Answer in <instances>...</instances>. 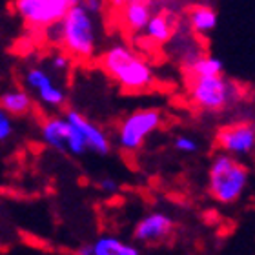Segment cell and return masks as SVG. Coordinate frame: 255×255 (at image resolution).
Listing matches in <instances>:
<instances>
[{
	"instance_id": "obj_15",
	"label": "cell",
	"mask_w": 255,
	"mask_h": 255,
	"mask_svg": "<svg viewBox=\"0 0 255 255\" xmlns=\"http://www.w3.org/2000/svg\"><path fill=\"white\" fill-rule=\"evenodd\" d=\"M173 20L166 13H151L148 24L144 26V35L155 44H166L173 37Z\"/></svg>"
},
{
	"instance_id": "obj_2",
	"label": "cell",
	"mask_w": 255,
	"mask_h": 255,
	"mask_svg": "<svg viewBox=\"0 0 255 255\" xmlns=\"http://www.w3.org/2000/svg\"><path fill=\"white\" fill-rule=\"evenodd\" d=\"M101 66L123 90L131 93L149 90L155 84L151 64L126 44H113L101 55Z\"/></svg>"
},
{
	"instance_id": "obj_3",
	"label": "cell",
	"mask_w": 255,
	"mask_h": 255,
	"mask_svg": "<svg viewBox=\"0 0 255 255\" xmlns=\"http://www.w3.org/2000/svg\"><path fill=\"white\" fill-rule=\"evenodd\" d=\"M250 168L239 157L219 151L208 170V193L219 204H235L250 186Z\"/></svg>"
},
{
	"instance_id": "obj_8",
	"label": "cell",
	"mask_w": 255,
	"mask_h": 255,
	"mask_svg": "<svg viewBox=\"0 0 255 255\" xmlns=\"http://www.w3.org/2000/svg\"><path fill=\"white\" fill-rule=\"evenodd\" d=\"M215 144L224 153H230L239 159H246L255 149V126L248 121L232 123L221 128L215 135Z\"/></svg>"
},
{
	"instance_id": "obj_17",
	"label": "cell",
	"mask_w": 255,
	"mask_h": 255,
	"mask_svg": "<svg viewBox=\"0 0 255 255\" xmlns=\"http://www.w3.org/2000/svg\"><path fill=\"white\" fill-rule=\"evenodd\" d=\"M35 95L46 108H60L66 104V90L55 82H49L44 88H40Z\"/></svg>"
},
{
	"instance_id": "obj_1",
	"label": "cell",
	"mask_w": 255,
	"mask_h": 255,
	"mask_svg": "<svg viewBox=\"0 0 255 255\" xmlns=\"http://www.w3.org/2000/svg\"><path fill=\"white\" fill-rule=\"evenodd\" d=\"M46 37L60 44L64 53L75 60H90L99 48L97 16L84 5L73 4L59 22L44 29Z\"/></svg>"
},
{
	"instance_id": "obj_9",
	"label": "cell",
	"mask_w": 255,
	"mask_h": 255,
	"mask_svg": "<svg viewBox=\"0 0 255 255\" xmlns=\"http://www.w3.org/2000/svg\"><path fill=\"white\" fill-rule=\"evenodd\" d=\"M175 230V219L164 212H151L144 215L133 228V241L140 245H153L168 239Z\"/></svg>"
},
{
	"instance_id": "obj_21",
	"label": "cell",
	"mask_w": 255,
	"mask_h": 255,
	"mask_svg": "<svg viewBox=\"0 0 255 255\" xmlns=\"http://www.w3.org/2000/svg\"><path fill=\"white\" fill-rule=\"evenodd\" d=\"M49 66H51V69L57 71V73H66V71L71 68V57L66 55L64 51L62 53H55L53 57L49 59Z\"/></svg>"
},
{
	"instance_id": "obj_10",
	"label": "cell",
	"mask_w": 255,
	"mask_h": 255,
	"mask_svg": "<svg viewBox=\"0 0 255 255\" xmlns=\"http://www.w3.org/2000/svg\"><path fill=\"white\" fill-rule=\"evenodd\" d=\"M64 119L84 137L86 144H88V151H93L97 155H108L112 151V142H110L108 133L86 115H82L77 110H68L64 113Z\"/></svg>"
},
{
	"instance_id": "obj_14",
	"label": "cell",
	"mask_w": 255,
	"mask_h": 255,
	"mask_svg": "<svg viewBox=\"0 0 255 255\" xmlns=\"http://www.w3.org/2000/svg\"><path fill=\"white\" fill-rule=\"evenodd\" d=\"M90 255H138V250L135 245L124 243V241L113 237V235H102L95 243L90 245Z\"/></svg>"
},
{
	"instance_id": "obj_5",
	"label": "cell",
	"mask_w": 255,
	"mask_h": 255,
	"mask_svg": "<svg viewBox=\"0 0 255 255\" xmlns=\"http://www.w3.org/2000/svg\"><path fill=\"white\" fill-rule=\"evenodd\" d=\"M164 121V115L157 108H144L135 110L128 117L123 119V123L117 129V142L124 151H137L142 148L144 140L155 133Z\"/></svg>"
},
{
	"instance_id": "obj_23",
	"label": "cell",
	"mask_w": 255,
	"mask_h": 255,
	"mask_svg": "<svg viewBox=\"0 0 255 255\" xmlns=\"http://www.w3.org/2000/svg\"><path fill=\"white\" fill-rule=\"evenodd\" d=\"M99 188H101L106 195H115V193L121 190V184H119L113 177H104V179L99 182Z\"/></svg>"
},
{
	"instance_id": "obj_11",
	"label": "cell",
	"mask_w": 255,
	"mask_h": 255,
	"mask_svg": "<svg viewBox=\"0 0 255 255\" xmlns=\"http://www.w3.org/2000/svg\"><path fill=\"white\" fill-rule=\"evenodd\" d=\"M151 13L153 9H151L149 0H135V2H129L121 7V22L128 31L140 33L144 26L148 24Z\"/></svg>"
},
{
	"instance_id": "obj_7",
	"label": "cell",
	"mask_w": 255,
	"mask_h": 255,
	"mask_svg": "<svg viewBox=\"0 0 255 255\" xmlns=\"http://www.w3.org/2000/svg\"><path fill=\"white\" fill-rule=\"evenodd\" d=\"M42 142L57 151H68L69 155L80 157L88 151L84 137L75 129L64 117H49L40 126Z\"/></svg>"
},
{
	"instance_id": "obj_12",
	"label": "cell",
	"mask_w": 255,
	"mask_h": 255,
	"mask_svg": "<svg viewBox=\"0 0 255 255\" xmlns=\"http://www.w3.org/2000/svg\"><path fill=\"white\" fill-rule=\"evenodd\" d=\"M0 106L9 113L11 117H24L33 110V99L26 90H9L0 95Z\"/></svg>"
},
{
	"instance_id": "obj_20",
	"label": "cell",
	"mask_w": 255,
	"mask_h": 255,
	"mask_svg": "<svg viewBox=\"0 0 255 255\" xmlns=\"http://www.w3.org/2000/svg\"><path fill=\"white\" fill-rule=\"evenodd\" d=\"M173 146L181 153H195V151H199V142L193 137H188V135H179L175 138Z\"/></svg>"
},
{
	"instance_id": "obj_18",
	"label": "cell",
	"mask_w": 255,
	"mask_h": 255,
	"mask_svg": "<svg viewBox=\"0 0 255 255\" xmlns=\"http://www.w3.org/2000/svg\"><path fill=\"white\" fill-rule=\"evenodd\" d=\"M53 82V77L49 75V71H46L40 66H35V68H29L26 71V77H24V84L29 91L37 93L40 88H44L46 84Z\"/></svg>"
},
{
	"instance_id": "obj_6",
	"label": "cell",
	"mask_w": 255,
	"mask_h": 255,
	"mask_svg": "<svg viewBox=\"0 0 255 255\" xmlns=\"http://www.w3.org/2000/svg\"><path fill=\"white\" fill-rule=\"evenodd\" d=\"M73 4H79V0H15V9L27 27L44 31L59 22Z\"/></svg>"
},
{
	"instance_id": "obj_4",
	"label": "cell",
	"mask_w": 255,
	"mask_h": 255,
	"mask_svg": "<svg viewBox=\"0 0 255 255\" xmlns=\"http://www.w3.org/2000/svg\"><path fill=\"white\" fill-rule=\"evenodd\" d=\"M188 95L191 104L202 112L221 113L241 101L243 90L221 73L213 77H191Z\"/></svg>"
},
{
	"instance_id": "obj_22",
	"label": "cell",
	"mask_w": 255,
	"mask_h": 255,
	"mask_svg": "<svg viewBox=\"0 0 255 255\" xmlns=\"http://www.w3.org/2000/svg\"><path fill=\"white\" fill-rule=\"evenodd\" d=\"M106 2L108 0H79V4L84 5L86 9L95 16H99V15L104 13V9H106Z\"/></svg>"
},
{
	"instance_id": "obj_19",
	"label": "cell",
	"mask_w": 255,
	"mask_h": 255,
	"mask_svg": "<svg viewBox=\"0 0 255 255\" xmlns=\"http://www.w3.org/2000/svg\"><path fill=\"white\" fill-rule=\"evenodd\" d=\"M15 133V123H13V117L5 112L4 108L0 106V142H5L9 140Z\"/></svg>"
},
{
	"instance_id": "obj_16",
	"label": "cell",
	"mask_w": 255,
	"mask_h": 255,
	"mask_svg": "<svg viewBox=\"0 0 255 255\" xmlns=\"http://www.w3.org/2000/svg\"><path fill=\"white\" fill-rule=\"evenodd\" d=\"M188 75L191 77H213V75H221L224 71L223 60L215 57V55H199L186 66Z\"/></svg>"
},
{
	"instance_id": "obj_13",
	"label": "cell",
	"mask_w": 255,
	"mask_h": 255,
	"mask_svg": "<svg viewBox=\"0 0 255 255\" xmlns=\"http://www.w3.org/2000/svg\"><path fill=\"white\" fill-rule=\"evenodd\" d=\"M219 16L212 5H195L188 13V24L197 35H210L217 27Z\"/></svg>"
},
{
	"instance_id": "obj_24",
	"label": "cell",
	"mask_w": 255,
	"mask_h": 255,
	"mask_svg": "<svg viewBox=\"0 0 255 255\" xmlns=\"http://www.w3.org/2000/svg\"><path fill=\"white\" fill-rule=\"evenodd\" d=\"M129 2H135V0H110V4L113 5V7H123V5H126V4H129Z\"/></svg>"
}]
</instances>
